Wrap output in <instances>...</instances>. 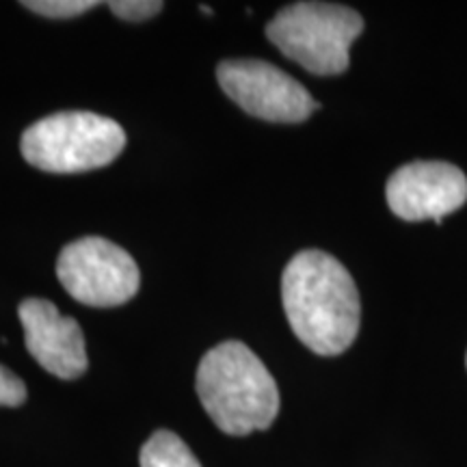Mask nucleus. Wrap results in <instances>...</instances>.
Returning <instances> with one entry per match:
<instances>
[{
  "label": "nucleus",
  "instance_id": "nucleus-6",
  "mask_svg": "<svg viewBox=\"0 0 467 467\" xmlns=\"http://www.w3.org/2000/svg\"><path fill=\"white\" fill-rule=\"evenodd\" d=\"M221 89L244 113L275 124L306 121L318 102L290 74L260 58H230L217 67Z\"/></svg>",
  "mask_w": 467,
  "mask_h": 467
},
{
  "label": "nucleus",
  "instance_id": "nucleus-3",
  "mask_svg": "<svg viewBox=\"0 0 467 467\" xmlns=\"http://www.w3.org/2000/svg\"><path fill=\"white\" fill-rule=\"evenodd\" d=\"M126 148V132L110 117L69 110L28 126L20 139L28 165L50 173H83L107 167Z\"/></svg>",
  "mask_w": 467,
  "mask_h": 467
},
{
  "label": "nucleus",
  "instance_id": "nucleus-1",
  "mask_svg": "<svg viewBox=\"0 0 467 467\" xmlns=\"http://www.w3.org/2000/svg\"><path fill=\"white\" fill-rule=\"evenodd\" d=\"M290 329L317 355H340L355 342L361 320L359 292L334 255L306 249L282 275Z\"/></svg>",
  "mask_w": 467,
  "mask_h": 467
},
{
  "label": "nucleus",
  "instance_id": "nucleus-9",
  "mask_svg": "<svg viewBox=\"0 0 467 467\" xmlns=\"http://www.w3.org/2000/svg\"><path fill=\"white\" fill-rule=\"evenodd\" d=\"M141 467H202L191 448L171 431H156L141 448Z\"/></svg>",
  "mask_w": 467,
  "mask_h": 467
},
{
  "label": "nucleus",
  "instance_id": "nucleus-2",
  "mask_svg": "<svg viewBox=\"0 0 467 467\" xmlns=\"http://www.w3.org/2000/svg\"><path fill=\"white\" fill-rule=\"evenodd\" d=\"M195 388L210 420L227 435L266 431L279 413L275 379L243 342L210 348L197 368Z\"/></svg>",
  "mask_w": 467,
  "mask_h": 467
},
{
  "label": "nucleus",
  "instance_id": "nucleus-5",
  "mask_svg": "<svg viewBox=\"0 0 467 467\" xmlns=\"http://www.w3.org/2000/svg\"><path fill=\"white\" fill-rule=\"evenodd\" d=\"M57 277L74 301L89 307L124 306L141 284L132 255L100 236L69 243L57 260Z\"/></svg>",
  "mask_w": 467,
  "mask_h": 467
},
{
  "label": "nucleus",
  "instance_id": "nucleus-4",
  "mask_svg": "<svg viewBox=\"0 0 467 467\" xmlns=\"http://www.w3.org/2000/svg\"><path fill=\"white\" fill-rule=\"evenodd\" d=\"M364 31L355 9L334 3H295L266 25V37L317 76H336L350 66V46Z\"/></svg>",
  "mask_w": 467,
  "mask_h": 467
},
{
  "label": "nucleus",
  "instance_id": "nucleus-13",
  "mask_svg": "<svg viewBox=\"0 0 467 467\" xmlns=\"http://www.w3.org/2000/svg\"><path fill=\"white\" fill-rule=\"evenodd\" d=\"M202 11H203V14H213V9H210V7H206V5H202Z\"/></svg>",
  "mask_w": 467,
  "mask_h": 467
},
{
  "label": "nucleus",
  "instance_id": "nucleus-7",
  "mask_svg": "<svg viewBox=\"0 0 467 467\" xmlns=\"http://www.w3.org/2000/svg\"><path fill=\"white\" fill-rule=\"evenodd\" d=\"M388 203L405 221L433 219L441 225L467 202V178L459 167L440 161H416L392 173L385 186Z\"/></svg>",
  "mask_w": 467,
  "mask_h": 467
},
{
  "label": "nucleus",
  "instance_id": "nucleus-10",
  "mask_svg": "<svg viewBox=\"0 0 467 467\" xmlns=\"http://www.w3.org/2000/svg\"><path fill=\"white\" fill-rule=\"evenodd\" d=\"M98 5L100 3H96V0H26V3H22V7L44 17L67 20V17L83 16L87 11L96 9Z\"/></svg>",
  "mask_w": 467,
  "mask_h": 467
},
{
  "label": "nucleus",
  "instance_id": "nucleus-11",
  "mask_svg": "<svg viewBox=\"0 0 467 467\" xmlns=\"http://www.w3.org/2000/svg\"><path fill=\"white\" fill-rule=\"evenodd\" d=\"M107 7L121 20L143 22L159 16L165 5L161 0H113V3H107Z\"/></svg>",
  "mask_w": 467,
  "mask_h": 467
},
{
  "label": "nucleus",
  "instance_id": "nucleus-8",
  "mask_svg": "<svg viewBox=\"0 0 467 467\" xmlns=\"http://www.w3.org/2000/svg\"><path fill=\"white\" fill-rule=\"evenodd\" d=\"M17 317L25 327L28 353L46 372L66 381L85 375L89 366L85 336L74 318L61 317L55 303L46 299L22 301Z\"/></svg>",
  "mask_w": 467,
  "mask_h": 467
},
{
  "label": "nucleus",
  "instance_id": "nucleus-14",
  "mask_svg": "<svg viewBox=\"0 0 467 467\" xmlns=\"http://www.w3.org/2000/svg\"><path fill=\"white\" fill-rule=\"evenodd\" d=\"M465 364H467V358H465Z\"/></svg>",
  "mask_w": 467,
  "mask_h": 467
},
{
  "label": "nucleus",
  "instance_id": "nucleus-12",
  "mask_svg": "<svg viewBox=\"0 0 467 467\" xmlns=\"http://www.w3.org/2000/svg\"><path fill=\"white\" fill-rule=\"evenodd\" d=\"M26 400V385L9 368L0 366V407H20Z\"/></svg>",
  "mask_w": 467,
  "mask_h": 467
}]
</instances>
